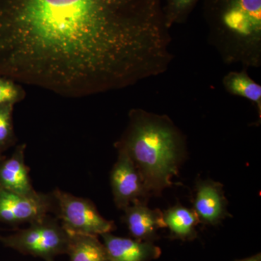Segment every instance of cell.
Here are the masks:
<instances>
[{
  "mask_svg": "<svg viewBox=\"0 0 261 261\" xmlns=\"http://www.w3.org/2000/svg\"><path fill=\"white\" fill-rule=\"evenodd\" d=\"M171 43L163 0H0V75L63 97L161 75Z\"/></svg>",
  "mask_w": 261,
  "mask_h": 261,
  "instance_id": "1",
  "label": "cell"
},
{
  "mask_svg": "<svg viewBox=\"0 0 261 261\" xmlns=\"http://www.w3.org/2000/svg\"><path fill=\"white\" fill-rule=\"evenodd\" d=\"M128 127L115 144L128 154L149 194L172 185L185 152L183 135L166 115L130 110Z\"/></svg>",
  "mask_w": 261,
  "mask_h": 261,
  "instance_id": "2",
  "label": "cell"
},
{
  "mask_svg": "<svg viewBox=\"0 0 261 261\" xmlns=\"http://www.w3.org/2000/svg\"><path fill=\"white\" fill-rule=\"evenodd\" d=\"M211 45L223 61L261 65V0H203Z\"/></svg>",
  "mask_w": 261,
  "mask_h": 261,
  "instance_id": "3",
  "label": "cell"
},
{
  "mask_svg": "<svg viewBox=\"0 0 261 261\" xmlns=\"http://www.w3.org/2000/svg\"><path fill=\"white\" fill-rule=\"evenodd\" d=\"M28 228L19 229L8 236H0V243L25 255L54 260L58 255L67 254L70 234L58 219L47 215L31 223Z\"/></svg>",
  "mask_w": 261,
  "mask_h": 261,
  "instance_id": "4",
  "label": "cell"
},
{
  "mask_svg": "<svg viewBox=\"0 0 261 261\" xmlns=\"http://www.w3.org/2000/svg\"><path fill=\"white\" fill-rule=\"evenodd\" d=\"M56 199L57 219L70 234L101 236L116 229L114 222L104 219L92 201L57 189L53 192Z\"/></svg>",
  "mask_w": 261,
  "mask_h": 261,
  "instance_id": "5",
  "label": "cell"
},
{
  "mask_svg": "<svg viewBox=\"0 0 261 261\" xmlns=\"http://www.w3.org/2000/svg\"><path fill=\"white\" fill-rule=\"evenodd\" d=\"M56 211V199L53 193H39L35 197H29L0 187V223L31 224Z\"/></svg>",
  "mask_w": 261,
  "mask_h": 261,
  "instance_id": "6",
  "label": "cell"
},
{
  "mask_svg": "<svg viewBox=\"0 0 261 261\" xmlns=\"http://www.w3.org/2000/svg\"><path fill=\"white\" fill-rule=\"evenodd\" d=\"M117 149L118 160L111 171V187L116 207L124 210L136 201H145L149 194L129 156L123 149Z\"/></svg>",
  "mask_w": 261,
  "mask_h": 261,
  "instance_id": "7",
  "label": "cell"
},
{
  "mask_svg": "<svg viewBox=\"0 0 261 261\" xmlns=\"http://www.w3.org/2000/svg\"><path fill=\"white\" fill-rule=\"evenodd\" d=\"M227 205L221 184L212 180L197 181L193 210L200 222L212 226L219 224L230 215Z\"/></svg>",
  "mask_w": 261,
  "mask_h": 261,
  "instance_id": "8",
  "label": "cell"
},
{
  "mask_svg": "<svg viewBox=\"0 0 261 261\" xmlns=\"http://www.w3.org/2000/svg\"><path fill=\"white\" fill-rule=\"evenodd\" d=\"M25 144L18 145L10 157L0 159V187L19 195L35 197L39 192L32 186L30 168L25 163Z\"/></svg>",
  "mask_w": 261,
  "mask_h": 261,
  "instance_id": "9",
  "label": "cell"
},
{
  "mask_svg": "<svg viewBox=\"0 0 261 261\" xmlns=\"http://www.w3.org/2000/svg\"><path fill=\"white\" fill-rule=\"evenodd\" d=\"M123 211V221L135 240L154 243L159 238L158 230L166 227L163 213L149 208L145 201H136Z\"/></svg>",
  "mask_w": 261,
  "mask_h": 261,
  "instance_id": "10",
  "label": "cell"
},
{
  "mask_svg": "<svg viewBox=\"0 0 261 261\" xmlns=\"http://www.w3.org/2000/svg\"><path fill=\"white\" fill-rule=\"evenodd\" d=\"M101 237L109 261H152L161 255V248L151 242L121 238L111 232Z\"/></svg>",
  "mask_w": 261,
  "mask_h": 261,
  "instance_id": "11",
  "label": "cell"
},
{
  "mask_svg": "<svg viewBox=\"0 0 261 261\" xmlns=\"http://www.w3.org/2000/svg\"><path fill=\"white\" fill-rule=\"evenodd\" d=\"M163 217L172 238L185 241L194 240L197 237L195 228L200 221L194 210L178 204L165 211Z\"/></svg>",
  "mask_w": 261,
  "mask_h": 261,
  "instance_id": "12",
  "label": "cell"
},
{
  "mask_svg": "<svg viewBox=\"0 0 261 261\" xmlns=\"http://www.w3.org/2000/svg\"><path fill=\"white\" fill-rule=\"evenodd\" d=\"M67 255L70 261H109L104 244L91 235L70 234Z\"/></svg>",
  "mask_w": 261,
  "mask_h": 261,
  "instance_id": "13",
  "label": "cell"
},
{
  "mask_svg": "<svg viewBox=\"0 0 261 261\" xmlns=\"http://www.w3.org/2000/svg\"><path fill=\"white\" fill-rule=\"evenodd\" d=\"M223 86L228 93L245 98L255 103L261 117V87L252 80L245 70L231 71L223 79Z\"/></svg>",
  "mask_w": 261,
  "mask_h": 261,
  "instance_id": "14",
  "label": "cell"
},
{
  "mask_svg": "<svg viewBox=\"0 0 261 261\" xmlns=\"http://www.w3.org/2000/svg\"><path fill=\"white\" fill-rule=\"evenodd\" d=\"M200 0H163V11L168 29L187 21Z\"/></svg>",
  "mask_w": 261,
  "mask_h": 261,
  "instance_id": "15",
  "label": "cell"
},
{
  "mask_svg": "<svg viewBox=\"0 0 261 261\" xmlns=\"http://www.w3.org/2000/svg\"><path fill=\"white\" fill-rule=\"evenodd\" d=\"M13 105L0 106V159L3 153L16 143L17 138L13 125Z\"/></svg>",
  "mask_w": 261,
  "mask_h": 261,
  "instance_id": "16",
  "label": "cell"
},
{
  "mask_svg": "<svg viewBox=\"0 0 261 261\" xmlns=\"http://www.w3.org/2000/svg\"><path fill=\"white\" fill-rule=\"evenodd\" d=\"M25 97V90L18 82L0 75V106H15L23 100Z\"/></svg>",
  "mask_w": 261,
  "mask_h": 261,
  "instance_id": "17",
  "label": "cell"
},
{
  "mask_svg": "<svg viewBox=\"0 0 261 261\" xmlns=\"http://www.w3.org/2000/svg\"><path fill=\"white\" fill-rule=\"evenodd\" d=\"M235 261H261V254L259 252V253L255 254V255H252V256Z\"/></svg>",
  "mask_w": 261,
  "mask_h": 261,
  "instance_id": "18",
  "label": "cell"
},
{
  "mask_svg": "<svg viewBox=\"0 0 261 261\" xmlns=\"http://www.w3.org/2000/svg\"><path fill=\"white\" fill-rule=\"evenodd\" d=\"M50 261H54V260H50Z\"/></svg>",
  "mask_w": 261,
  "mask_h": 261,
  "instance_id": "19",
  "label": "cell"
}]
</instances>
